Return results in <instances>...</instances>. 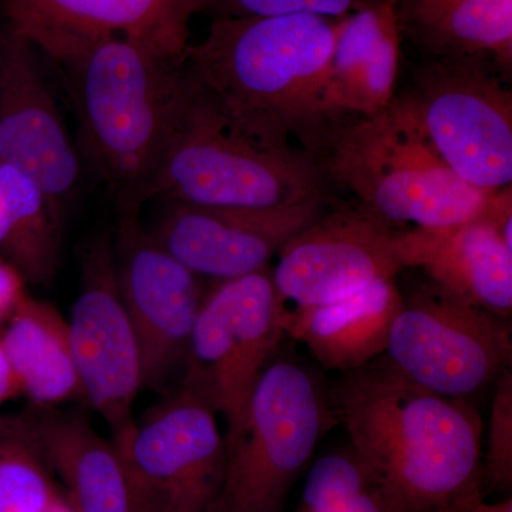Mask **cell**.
<instances>
[{"instance_id":"cb8c5ba5","label":"cell","mask_w":512,"mask_h":512,"mask_svg":"<svg viewBox=\"0 0 512 512\" xmlns=\"http://www.w3.org/2000/svg\"><path fill=\"white\" fill-rule=\"evenodd\" d=\"M62 493L18 416H0V512H47Z\"/></svg>"},{"instance_id":"277c9868","label":"cell","mask_w":512,"mask_h":512,"mask_svg":"<svg viewBox=\"0 0 512 512\" xmlns=\"http://www.w3.org/2000/svg\"><path fill=\"white\" fill-rule=\"evenodd\" d=\"M339 20L305 13L212 19L184 62L239 126L291 137L292 124L313 109Z\"/></svg>"},{"instance_id":"4fadbf2b","label":"cell","mask_w":512,"mask_h":512,"mask_svg":"<svg viewBox=\"0 0 512 512\" xmlns=\"http://www.w3.org/2000/svg\"><path fill=\"white\" fill-rule=\"evenodd\" d=\"M40 50L0 28V164L29 175L49 202L60 234L80 177L73 146L40 63Z\"/></svg>"},{"instance_id":"4dcf8cb0","label":"cell","mask_w":512,"mask_h":512,"mask_svg":"<svg viewBox=\"0 0 512 512\" xmlns=\"http://www.w3.org/2000/svg\"><path fill=\"white\" fill-rule=\"evenodd\" d=\"M47 512H73L72 507H70L69 503H67L66 498L62 494V497L53 504V507L50 508Z\"/></svg>"},{"instance_id":"7c38bea8","label":"cell","mask_w":512,"mask_h":512,"mask_svg":"<svg viewBox=\"0 0 512 512\" xmlns=\"http://www.w3.org/2000/svg\"><path fill=\"white\" fill-rule=\"evenodd\" d=\"M80 292L69 325L70 345L83 400L109 424L111 436L133 423L144 389L140 346L121 298L110 235L84 248Z\"/></svg>"},{"instance_id":"7a4b0ae2","label":"cell","mask_w":512,"mask_h":512,"mask_svg":"<svg viewBox=\"0 0 512 512\" xmlns=\"http://www.w3.org/2000/svg\"><path fill=\"white\" fill-rule=\"evenodd\" d=\"M291 136L329 202L365 212L394 232L474 220L494 194L467 184L441 161L404 94L372 113L312 111L292 124Z\"/></svg>"},{"instance_id":"f1b7e54d","label":"cell","mask_w":512,"mask_h":512,"mask_svg":"<svg viewBox=\"0 0 512 512\" xmlns=\"http://www.w3.org/2000/svg\"><path fill=\"white\" fill-rule=\"evenodd\" d=\"M19 396H22V392H20L18 380H16L15 373H13L12 366H10L5 349L0 343V410ZM0 416H2V413H0Z\"/></svg>"},{"instance_id":"484cf974","label":"cell","mask_w":512,"mask_h":512,"mask_svg":"<svg viewBox=\"0 0 512 512\" xmlns=\"http://www.w3.org/2000/svg\"><path fill=\"white\" fill-rule=\"evenodd\" d=\"M211 19L248 16L316 15L342 19L383 0H198Z\"/></svg>"},{"instance_id":"6da1fadb","label":"cell","mask_w":512,"mask_h":512,"mask_svg":"<svg viewBox=\"0 0 512 512\" xmlns=\"http://www.w3.org/2000/svg\"><path fill=\"white\" fill-rule=\"evenodd\" d=\"M333 402L389 512H453L484 495L483 423L467 399L417 386L382 355L346 373Z\"/></svg>"},{"instance_id":"ba28073f","label":"cell","mask_w":512,"mask_h":512,"mask_svg":"<svg viewBox=\"0 0 512 512\" xmlns=\"http://www.w3.org/2000/svg\"><path fill=\"white\" fill-rule=\"evenodd\" d=\"M284 333L285 311L268 269L205 293L181 387L224 417L225 446L244 429L256 384Z\"/></svg>"},{"instance_id":"30bf717a","label":"cell","mask_w":512,"mask_h":512,"mask_svg":"<svg viewBox=\"0 0 512 512\" xmlns=\"http://www.w3.org/2000/svg\"><path fill=\"white\" fill-rule=\"evenodd\" d=\"M141 512H214L227 470L217 413L180 386L141 421L111 436Z\"/></svg>"},{"instance_id":"8fae6325","label":"cell","mask_w":512,"mask_h":512,"mask_svg":"<svg viewBox=\"0 0 512 512\" xmlns=\"http://www.w3.org/2000/svg\"><path fill=\"white\" fill-rule=\"evenodd\" d=\"M138 217V207L119 208L114 256L121 298L140 346L144 387L158 390L184 370L207 292L201 278L168 254Z\"/></svg>"},{"instance_id":"ffe728a7","label":"cell","mask_w":512,"mask_h":512,"mask_svg":"<svg viewBox=\"0 0 512 512\" xmlns=\"http://www.w3.org/2000/svg\"><path fill=\"white\" fill-rule=\"evenodd\" d=\"M402 308V292L394 279H386L338 301L286 316L285 332L302 342L325 369L355 372L384 355Z\"/></svg>"},{"instance_id":"4316f807","label":"cell","mask_w":512,"mask_h":512,"mask_svg":"<svg viewBox=\"0 0 512 512\" xmlns=\"http://www.w3.org/2000/svg\"><path fill=\"white\" fill-rule=\"evenodd\" d=\"M483 478L491 488L510 490L512 483V375L508 369L497 380L490 431H488L487 456Z\"/></svg>"},{"instance_id":"9a60e30c","label":"cell","mask_w":512,"mask_h":512,"mask_svg":"<svg viewBox=\"0 0 512 512\" xmlns=\"http://www.w3.org/2000/svg\"><path fill=\"white\" fill-rule=\"evenodd\" d=\"M148 229L173 258L201 279L225 282L268 269L289 239L329 207L328 198L274 208H218L164 201Z\"/></svg>"},{"instance_id":"5b68a950","label":"cell","mask_w":512,"mask_h":512,"mask_svg":"<svg viewBox=\"0 0 512 512\" xmlns=\"http://www.w3.org/2000/svg\"><path fill=\"white\" fill-rule=\"evenodd\" d=\"M315 198L328 197L292 137L258 136L245 130L194 76L190 97L144 202L274 208Z\"/></svg>"},{"instance_id":"603a6c76","label":"cell","mask_w":512,"mask_h":512,"mask_svg":"<svg viewBox=\"0 0 512 512\" xmlns=\"http://www.w3.org/2000/svg\"><path fill=\"white\" fill-rule=\"evenodd\" d=\"M60 237L42 188L18 168L0 164V256L26 284L49 285Z\"/></svg>"},{"instance_id":"3957f363","label":"cell","mask_w":512,"mask_h":512,"mask_svg":"<svg viewBox=\"0 0 512 512\" xmlns=\"http://www.w3.org/2000/svg\"><path fill=\"white\" fill-rule=\"evenodd\" d=\"M37 49L66 77L77 151L117 208H140L194 86L187 64L124 36L52 40Z\"/></svg>"},{"instance_id":"83f0119b","label":"cell","mask_w":512,"mask_h":512,"mask_svg":"<svg viewBox=\"0 0 512 512\" xmlns=\"http://www.w3.org/2000/svg\"><path fill=\"white\" fill-rule=\"evenodd\" d=\"M26 293L25 279L0 256V330L5 328Z\"/></svg>"},{"instance_id":"d4e9b609","label":"cell","mask_w":512,"mask_h":512,"mask_svg":"<svg viewBox=\"0 0 512 512\" xmlns=\"http://www.w3.org/2000/svg\"><path fill=\"white\" fill-rule=\"evenodd\" d=\"M303 503L308 512H389L375 480L352 448L313 464Z\"/></svg>"},{"instance_id":"d6986e66","label":"cell","mask_w":512,"mask_h":512,"mask_svg":"<svg viewBox=\"0 0 512 512\" xmlns=\"http://www.w3.org/2000/svg\"><path fill=\"white\" fill-rule=\"evenodd\" d=\"M400 42L393 0H383L340 19L312 111L372 113L386 107L396 96Z\"/></svg>"},{"instance_id":"7402d4cb","label":"cell","mask_w":512,"mask_h":512,"mask_svg":"<svg viewBox=\"0 0 512 512\" xmlns=\"http://www.w3.org/2000/svg\"><path fill=\"white\" fill-rule=\"evenodd\" d=\"M0 343L22 396L35 407L83 399L74 365L69 325L52 303L26 293L0 330Z\"/></svg>"},{"instance_id":"f546056e","label":"cell","mask_w":512,"mask_h":512,"mask_svg":"<svg viewBox=\"0 0 512 512\" xmlns=\"http://www.w3.org/2000/svg\"><path fill=\"white\" fill-rule=\"evenodd\" d=\"M453 512H512L511 498L498 504H487L484 501V495H478L468 503L460 505Z\"/></svg>"},{"instance_id":"52a82bcc","label":"cell","mask_w":512,"mask_h":512,"mask_svg":"<svg viewBox=\"0 0 512 512\" xmlns=\"http://www.w3.org/2000/svg\"><path fill=\"white\" fill-rule=\"evenodd\" d=\"M330 421L318 379L295 360H272L256 384L244 429L227 446L214 512L284 511Z\"/></svg>"},{"instance_id":"8992f818","label":"cell","mask_w":512,"mask_h":512,"mask_svg":"<svg viewBox=\"0 0 512 512\" xmlns=\"http://www.w3.org/2000/svg\"><path fill=\"white\" fill-rule=\"evenodd\" d=\"M510 77L490 57H426L404 94L441 161L484 191L512 185Z\"/></svg>"},{"instance_id":"2e32d148","label":"cell","mask_w":512,"mask_h":512,"mask_svg":"<svg viewBox=\"0 0 512 512\" xmlns=\"http://www.w3.org/2000/svg\"><path fill=\"white\" fill-rule=\"evenodd\" d=\"M198 0H0L2 25L36 47L52 40L124 36L184 62Z\"/></svg>"},{"instance_id":"ac0fdd59","label":"cell","mask_w":512,"mask_h":512,"mask_svg":"<svg viewBox=\"0 0 512 512\" xmlns=\"http://www.w3.org/2000/svg\"><path fill=\"white\" fill-rule=\"evenodd\" d=\"M18 417L59 474L73 512H141L119 448L89 420L35 406Z\"/></svg>"},{"instance_id":"e0dca14e","label":"cell","mask_w":512,"mask_h":512,"mask_svg":"<svg viewBox=\"0 0 512 512\" xmlns=\"http://www.w3.org/2000/svg\"><path fill=\"white\" fill-rule=\"evenodd\" d=\"M394 245L403 269L419 268L443 291L510 318L512 248L485 211L454 227L396 232Z\"/></svg>"},{"instance_id":"9c48e42d","label":"cell","mask_w":512,"mask_h":512,"mask_svg":"<svg viewBox=\"0 0 512 512\" xmlns=\"http://www.w3.org/2000/svg\"><path fill=\"white\" fill-rule=\"evenodd\" d=\"M507 320L458 299L437 285L403 296L384 352L410 382L467 399L500 379L511 363Z\"/></svg>"},{"instance_id":"5bb4252c","label":"cell","mask_w":512,"mask_h":512,"mask_svg":"<svg viewBox=\"0 0 512 512\" xmlns=\"http://www.w3.org/2000/svg\"><path fill=\"white\" fill-rule=\"evenodd\" d=\"M394 235L365 212L330 202L275 256L271 276L285 318L394 279L403 271Z\"/></svg>"},{"instance_id":"44dd1931","label":"cell","mask_w":512,"mask_h":512,"mask_svg":"<svg viewBox=\"0 0 512 512\" xmlns=\"http://www.w3.org/2000/svg\"><path fill=\"white\" fill-rule=\"evenodd\" d=\"M400 37L426 57L485 56L512 72V0H393Z\"/></svg>"}]
</instances>
